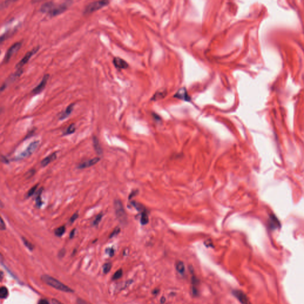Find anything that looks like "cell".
I'll list each match as a JSON object with an SVG mask.
<instances>
[{"label":"cell","mask_w":304,"mask_h":304,"mask_svg":"<svg viewBox=\"0 0 304 304\" xmlns=\"http://www.w3.org/2000/svg\"><path fill=\"white\" fill-rule=\"evenodd\" d=\"M41 279L42 281L47 284L48 285L64 292H67V293H71L73 292L74 290L71 289L70 287L65 285L57 279L49 276V275H42L41 277Z\"/></svg>","instance_id":"6da1fadb"},{"label":"cell","mask_w":304,"mask_h":304,"mask_svg":"<svg viewBox=\"0 0 304 304\" xmlns=\"http://www.w3.org/2000/svg\"><path fill=\"white\" fill-rule=\"evenodd\" d=\"M114 206L117 219L122 225H126L127 222V217L121 201L119 200H115Z\"/></svg>","instance_id":"7a4b0ae2"},{"label":"cell","mask_w":304,"mask_h":304,"mask_svg":"<svg viewBox=\"0 0 304 304\" xmlns=\"http://www.w3.org/2000/svg\"><path fill=\"white\" fill-rule=\"evenodd\" d=\"M110 2L108 1H98L89 3L84 10V15H89L102 8L108 6Z\"/></svg>","instance_id":"3957f363"},{"label":"cell","mask_w":304,"mask_h":304,"mask_svg":"<svg viewBox=\"0 0 304 304\" xmlns=\"http://www.w3.org/2000/svg\"><path fill=\"white\" fill-rule=\"evenodd\" d=\"M73 3L72 1H66L65 3H63L57 7H55L49 13V15L51 17H54L56 16H58L67 10V9Z\"/></svg>","instance_id":"277c9868"},{"label":"cell","mask_w":304,"mask_h":304,"mask_svg":"<svg viewBox=\"0 0 304 304\" xmlns=\"http://www.w3.org/2000/svg\"><path fill=\"white\" fill-rule=\"evenodd\" d=\"M39 141H35L31 143L30 144V145L29 146V147L27 148V149L25 152H23L21 154H20L17 157V159H19V160L23 159H25V158L30 156L36 150V149L39 146Z\"/></svg>","instance_id":"5b68a950"},{"label":"cell","mask_w":304,"mask_h":304,"mask_svg":"<svg viewBox=\"0 0 304 304\" xmlns=\"http://www.w3.org/2000/svg\"><path fill=\"white\" fill-rule=\"evenodd\" d=\"M22 43L21 42H17L13 45L7 51L6 54L4 56V58L3 60L4 63H7L11 59L13 55L15 53H16L21 47Z\"/></svg>","instance_id":"8992f818"},{"label":"cell","mask_w":304,"mask_h":304,"mask_svg":"<svg viewBox=\"0 0 304 304\" xmlns=\"http://www.w3.org/2000/svg\"><path fill=\"white\" fill-rule=\"evenodd\" d=\"M39 49V46H37L35 48H33L32 51L28 52L25 55V57L21 59V61L16 65V68H17L18 70L19 69H21L22 67L25 65L26 64L28 63V62L29 61V59L31 58L32 56L33 55L35 54H36L38 51Z\"/></svg>","instance_id":"52a82bcc"},{"label":"cell","mask_w":304,"mask_h":304,"mask_svg":"<svg viewBox=\"0 0 304 304\" xmlns=\"http://www.w3.org/2000/svg\"><path fill=\"white\" fill-rule=\"evenodd\" d=\"M23 73V69L21 68V69H19L15 74H12V75H10L9 77V78L4 83V84H3V85L1 86V91H4V90L5 89L7 88V87L12 83H13L17 78L19 77L20 76V75Z\"/></svg>","instance_id":"ba28073f"},{"label":"cell","mask_w":304,"mask_h":304,"mask_svg":"<svg viewBox=\"0 0 304 304\" xmlns=\"http://www.w3.org/2000/svg\"><path fill=\"white\" fill-rule=\"evenodd\" d=\"M49 74L45 75L44 76L42 81H41V83L32 90V93L33 94H37L41 93L45 89V87L46 85V83L48 82V80L49 79Z\"/></svg>","instance_id":"9c48e42d"},{"label":"cell","mask_w":304,"mask_h":304,"mask_svg":"<svg viewBox=\"0 0 304 304\" xmlns=\"http://www.w3.org/2000/svg\"><path fill=\"white\" fill-rule=\"evenodd\" d=\"M232 293L242 304H251L248 296L241 290H235Z\"/></svg>","instance_id":"30bf717a"},{"label":"cell","mask_w":304,"mask_h":304,"mask_svg":"<svg viewBox=\"0 0 304 304\" xmlns=\"http://www.w3.org/2000/svg\"><path fill=\"white\" fill-rule=\"evenodd\" d=\"M174 97L181 99L184 101H190L191 97L188 95V93L185 87H182L178 90V91L176 93V94L174 95Z\"/></svg>","instance_id":"8fae6325"},{"label":"cell","mask_w":304,"mask_h":304,"mask_svg":"<svg viewBox=\"0 0 304 304\" xmlns=\"http://www.w3.org/2000/svg\"><path fill=\"white\" fill-rule=\"evenodd\" d=\"M268 227L271 230H274L275 229L280 228V223L279 219L274 215H271L270 216L269 219H268Z\"/></svg>","instance_id":"7c38bea8"},{"label":"cell","mask_w":304,"mask_h":304,"mask_svg":"<svg viewBox=\"0 0 304 304\" xmlns=\"http://www.w3.org/2000/svg\"><path fill=\"white\" fill-rule=\"evenodd\" d=\"M113 63L115 67L118 69H126L128 67V63L125 60L119 57L114 58Z\"/></svg>","instance_id":"4fadbf2b"},{"label":"cell","mask_w":304,"mask_h":304,"mask_svg":"<svg viewBox=\"0 0 304 304\" xmlns=\"http://www.w3.org/2000/svg\"><path fill=\"white\" fill-rule=\"evenodd\" d=\"M100 160V158L99 157H95V158H93L92 159H90V160H86V161H84V162H82L81 163H80L78 165V166H77V168L78 169H84V168H89V167H90V166H92L93 165H94L95 164H96Z\"/></svg>","instance_id":"5bb4252c"},{"label":"cell","mask_w":304,"mask_h":304,"mask_svg":"<svg viewBox=\"0 0 304 304\" xmlns=\"http://www.w3.org/2000/svg\"><path fill=\"white\" fill-rule=\"evenodd\" d=\"M55 7V4L54 3L50 1V2H46L42 5L40 9V11L42 13H49Z\"/></svg>","instance_id":"9a60e30c"},{"label":"cell","mask_w":304,"mask_h":304,"mask_svg":"<svg viewBox=\"0 0 304 304\" xmlns=\"http://www.w3.org/2000/svg\"><path fill=\"white\" fill-rule=\"evenodd\" d=\"M74 107V104H70L69 106H68L67 108L65 109V110L63 112H62V114L60 115L59 120H65V118H67V117H68L70 115V114H71V112H73Z\"/></svg>","instance_id":"2e32d148"},{"label":"cell","mask_w":304,"mask_h":304,"mask_svg":"<svg viewBox=\"0 0 304 304\" xmlns=\"http://www.w3.org/2000/svg\"><path fill=\"white\" fill-rule=\"evenodd\" d=\"M93 147H94V149L96 152L98 154V155H102L103 153L102 149L100 145L98 139L95 136H94L93 138Z\"/></svg>","instance_id":"e0dca14e"},{"label":"cell","mask_w":304,"mask_h":304,"mask_svg":"<svg viewBox=\"0 0 304 304\" xmlns=\"http://www.w3.org/2000/svg\"><path fill=\"white\" fill-rule=\"evenodd\" d=\"M56 158H57V153H54L50 155L48 157H45L43 160H42V162H41L42 166L45 167V166H47L51 162L55 160L56 159Z\"/></svg>","instance_id":"ac0fdd59"},{"label":"cell","mask_w":304,"mask_h":304,"mask_svg":"<svg viewBox=\"0 0 304 304\" xmlns=\"http://www.w3.org/2000/svg\"><path fill=\"white\" fill-rule=\"evenodd\" d=\"M176 269L178 273L183 274L185 272V265L184 263L181 261H177L176 263Z\"/></svg>","instance_id":"d6986e66"},{"label":"cell","mask_w":304,"mask_h":304,"mask_svg":"<svg viewBox=\"0 0 304 304\" xmlns=\"http://www.w3.org/2000/svg\"><path fill=\"white\" fill-rule=\"evenodd\" d=\"M42 191H43V188H40L39 189V191H38V193H37V195L36 197V205L37 207L39 208H40L42 205V200L41 198V195L42 192Z\"/></svg>","instance_id":"ffe728a7"},{"label":"cell","mask_w":304,"mask_h":304,"mask_svg":"<svg viewBox=\"0 0 304 304\" xmlns=\"http://www.w3.org/2000/svg\"><path fill=\"white\" fill-rule=\"evenodd\" d=\"M140 221L142 225H146L149 222V217L146 210H143L142 212Z\"/></svg>","instance_id":"44dd1931"},{"label":"cell","mask_w":304,"mask_h":304,"mask_svg":"<svg viewBox=\"0 0 304 304\" xmlns=\"http://www.w3.org/2000/svg\"><path fill=\"white\" fill-rule=\"evenodd\" d=\"M9 295V291L7 287L2 286L0 288V297L1 299L6 298Z\"/></svg>","instance_id":"7402d4cb"},{"label":"cell","mask_w":304,"mask_h":304,"mask_svg":"<svg viewBox=\"0 0 304 304\" xmlns=\"http://www.w3.org/2000/svg\"><path fill=\"white\" fill-rule=\"evenodd\" d=\"M65 232V227L62 226H61V227L56 229L55 230L54 233H55V235L57 237H62L64 235Z\"/></svg>","instance_id":"603a6c76"},{"label":"cell","mask_w":304,"mask_h":304,"mask_svg":"<svg viewBox=\"0 0 304 304\" xmlns=\"http://www.w3.org/2000/svg\"><path fill=\"white\" fill-rule=\"evenodd\" d=\"M75 126L74 124H72L67 128L66 131L64 133V135L67 136V135L71 134L74 133L75 132Z\"/></svg>","instance_id":"cb8c5ba5"},{"label":"cell","mask_w":304,"mask_h":304,"mask_svg":"<svg viewBox=\"0 0 304 304\" xmlns=\"http://www.w3.org/2000/svg\"><path fill=\"white\" fill-rule=\"evenodd\" d=\"M166 91V90H159L158 91H157L156 93V94L153 96V97L152 98V99H153L154 100H156L157 99H162V98H163V97H165V92Z\"/></svg>","instance_id":"d4e9b609"},{"label":"cell","mask_w":304,"mask_h":304,"mask_svg":"<svg viewBox=\"0 0 304 304\" xmlns=\"http://www.w3.org/2000/svg\"><path fill=\"white\" fill-rule=\"evenodd\" d=\"M14 33H15V30L14 31H9V32H6V33L3 34L1 36V42L2 43L4 41H5L7 39H8L9 38H10L13 34H14Z\"/></svg>","instance_id":"484cf974"},{"label":"cell","mask_w":304,"mask_h":304,"mask_svg":"<svg viewBox=\"0 0 304 304\" xmlns=\"http://www.w3.org/2000/svg\"><path fill=\"white\" fill-rule=\"evenodd\" d=\"M22 241H23V243H24L25 245V246H26L28 249H29V250H31V251H32V250H33V249L34 248V247H33V245H32V244L29 241H28L25 238H24V237H22Z\"/></svg>","instance_id":"4316f807"},{"label":"cell","mask_w":304,"mask_h":304,"mask_svg":"<svg viewBox=\"0 0 304 304\" xmlns=\"http://www.w3.org/2000/svg\"><path fill=\"white\" fill-rule=\"evenodd\" d=\"M102 216H103V214H102V213H100V214H99V215L96 217L95 219L94 220L93 223V225L94 226H97V225H98V224L100 223V221L102 220Z\"/></svg>","instance_id":"83f0119b"},{"label":"cell","mask_w":304,"mask_h":304,"mask_svg":"<svg viewBox=\"0 0 304 304\" xmlns=\"http://www.w3.org/2000/svg\"><path fill=\"white\" fill-rule=\"evenodd\" d=\"M38 185H39L38 184L35 185V186H33V187H32V188H31V189H30L28 192V193H27V197H28V198H29L30 197H31L32 195H33V194H34V193L35 192V191H36V189H37V188H38Z\"/></svg>","instance_id":"f1b7e54d"},{"label":"cell","mask_w":304,"mask_h":304,"mask_svg":"<svg viewBox=\"0 0 304 304\" xmlns=\"http://www.w3.org/2000/svg\"><path fill=\"white\" fill-rule=\"evenodd\" d=\"M122 275H123V270L121 269H120L117 271H116L115 273V274L113 275L112 279L113 280L119 279L120 278H121L122 277Z\"/></svg>","instance_id":"f546056e"},{"label":"cell","mask_w":304,"mask_h":304,"mask_svg":"<svg viewBox=\"0 0 304 304\" xmlns=\"http://www.w3.org/2000/svg\"><path fill=\"white\" fill-rule=\"evenodd\" d=\"M112 264L110 263H107L105 264L103 266V271L104 273H108L111 269Z\"/></svg>","instance_id":"4dcf8cb0"},{"label":"cell","mask_w":304,"mask_h":304,"mask_svg":"<svg viewBox=\"0 0 304 304\" xmlns=\"http://www.w3.org/2000/svg\"><path fill=\"white\" fill-rule=\"evenodd\" d=\"M14 1H3L1 3V5H0V7H1V9L3 10V9L7 7V6H9L11 3H13Z\"/></svg>","instance_id":"1f68e13d"},{"label":"cell","mask_w":304,"mask_h":304,"mask_svg":"<svg viewBox=\"0 0 304 304\" xmlns=\"http://www.w3.org/2000/svg\"><path fill=\"white\" fill-rule=\"evenodd\" d=\"M120 228L117 227V228H116L113 231V232L111 233V235H110V238H112V237H115V236L117 235L120 233Z\"/></svg>","instance_id":"d6a6232c"},{"label":"cell","mask_w":304,"mask_h":304,"mask_svg":"<svg viewBox=\"0 0 304 304\" xmlns=\"http://www.w3.org/2000/svg\"><path fill=\"white\" fill-rule=\"evenodd\" d=\"M35 173V171L34 169H31L30 171H29L25 175V177L27 178V179H29L30 178H31Z\"/></svg>","instance_id":"836d02e7"},{"label":"cell","mask_w":304,"mask_h":304,"mask_svg":"<svg viewBox=\"0 0 304 304\" xmlns=\"http://www.w3.org/2000/svg\"><path fill=\"white\" fill-rule=\"evenodd\" d=\"M78 213H74V214L71 216V218H70V221H69V222H70V223H73V222H74V221L77 219V218H78Z\"/></svg>","instance_id":"e575fe53"},{"label":"cell","mask_w":304,"mask_h":304,"mask_svg":"<svg viewBox=\"0 0 304 304\" xmlns=\"http://www.w3.org/2000/svg\"><path fill=\"white\" fill-rule=\"evenodd\" d=\"M0 228H1V231H4L6 229V224L4 222V221L3 219L1 218V223H0Z\"/></svg>","instance_id":"d590c367"},{"label":"cell","mask_w":304,"mask_h":304,"mask_svg":"<svg viewBox=\"0 0 304 304\" xmlns=\"http://www.w3.org/2000/svg\"><path fill=\"white\" fill-rule=\"evenodd\" d=\"M107 253H108L111 257L113 256L114 254V250L113 248H108L106 251Z\"/></svg>","instance_id":"8d00e7d4"},{"label":"cell","mask_w":304,"mask_h":304,"mask_svg":"<svg viewBox=\"0 0 304 304\" xmlns=\"http://www.w3.org/2000/svg\"><path fill=\"white\" fill-rule=\"evenodd\" d=\"M1 159L2 162H3V163H8L9 162V160H8V159L5 157V156H4L3 155H1Z\"/></svg>","instance_id":"74e56055"},{"label":"cell","mask_w":304,"mask_h":304,"mask_svg":"<svg viewBox=\"0 0 304 304\" xmlns=\"http://www.w3.org/2000/svg\"><path fill=\"white\" fill-rule=\"evenodd\" d=\"M38 304H49V303L46 299H41L39 300Z\"/></svg>","instance_id":"f35d334b"},{"label":"cell","mask_w":304,"mask_h":304,"mask_svg":"<svg viewBox=\"0 0 304 304\" xmlns=\"http://www.w3.org/2000/svg\"><path fill=\"white\" fill-rule=\"evenodd\" d=\"M77 303L78 304H90L89 303H87V302L83 300V299H79L78 300H77Z\"/></svg>","instance_id":"ab89813d"},{"label":"cell","mask_w":304,"mask_h":304,"mask_svg":"<svg viewBox=\"0 0 304 304\" xmlns=\"http://www.w3.org/2000/svg\"><path fill=\"white\" fill-rule=\"evenodd\" d=\"M52 304H63L62 303H61V302H59V300H58L57 299H53L52 300Z\"/></svg>","instance_id":"60d3db41"},{"label":"cell","mask_w":304,"mask_h":304,"mask_svg":"<svg viewBox=\"0 0 304 304\" xmlns=\"http://www.w3.org/2000/svg\"><path fill=\"white\" fill-rule=\"evenodd\" d=\"M65 253V250L64 249H62V250H61L59 251V256H60V257H62V256H64V255Z\"/></svg>","instance_id":"b9f144b4"},{"label":"cell","mask_w":304,"mask_h":304,"mask_svg":"<svg viewBox=\"0 0 304 304\" xmlns=\"http://www.w3.org/2000/svg\"><path fill=\"white\" fill-rule=\"evenodd\" d=\"M74 234H75V229H73V230L71 232V233H70V238H73V237H74Z\"/></svg>","instance_id":"7bdbcfd3"}]
</instances>
